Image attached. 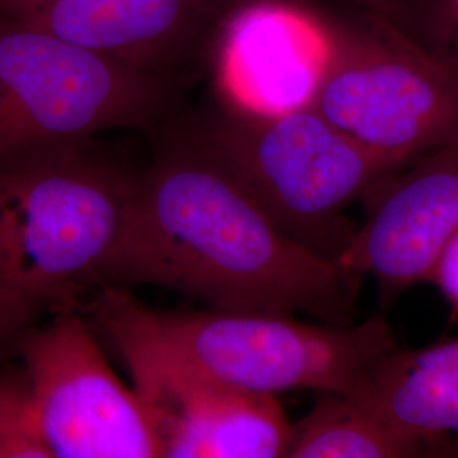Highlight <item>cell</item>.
Listing matches in <instances>:
<instances>
[{
  "label": "cell",
  "mask_w": 458,
  "mask_h": 458,
  "mask_svg": "<svg viewBox=\"0 0 458 458\" xmlns=\"http://www.w3.org/2000/svg\"><path fill=\"white\" fill-rule=\"evenodd\" d=\"M157 285L219 311L352 325L360 277L287 238L185 132L136 174L94 289Z\"/></svg>",
  "instance_id": "obj_1"
},
{
  "label": "cell",
  "mask_w": 458,
  "mask_h": 458,
  "mask_svg": "<svg viewBox=\"0 0 458 458\" xmlns=\"http://www.w3.org/2000/svg\"><path fill=\"white\" fill-rule=\"evenodd\" d=\"M85 311L124 361L160 363L255 393L352 394L374 361L399 348L380 314L333 325L276 312L155 311L114 287L98 289Z\"/></svg>",
  "instance_id": "obj_2"
},
{
  "label": "cell",
  "mask_w": 458,
  "mask_h": 458,
  "mask_svg": "<svg viewBox=\"0 0 458 458\" xmlns=\"http://www.w3.org/2000/svg\"><path fill=\"white\" fill-rule=\"evenodd\" d=\"M191 136L295 243L336 262L357 226L346 208L397 165L360 147L312 106L253 114L221 102Z\"/></svg>",
  "instance_id": "obj_3"
},
{
  "label": "cell",
  "mask_w": 458,
  "mask_h": 458,
  "mask_svg": "<svg viewBox=\"0 0 458 458\" xmlns=\"http://www.w3.org/2000/svg\"><path fill=\"white\" fill-rule=\"evenodd\" d=\"M134 175L90 141L0 164V284L41 312L75 304L114 246Z\"/></svg>",
  "instance_id": "obj_4"
},
{
  "label": "cell",
  "mask_w": 458,
  "mask_h": 458,
  "mask_svg": "<svg viewBox=\"0 0 458 458\" xmlns=\"http://www.w3.org/2000/svg\"><path fill=\"white\" fill-rule=\"evenodd\" d=\"M170 81L0 13V164L148 130L170 113Z\"/></svg>",
  "instance_id": "obj_5"
},
{
  "label": "cell",
  "mask_w": 458,
  "mask_h": 458,
  "mask_svg": "<svg viewBox=\"0 0 458 458\" xmlns=\"http://www.w3.org/2000/svg\"><path fill=\"white\" fill-rule=\"evenodd\" d=\"M333 30V55L311 102L333 126L397 166L458 138L450 70L367 9Z\"/></svg>",
  "instance_id": "obj_6"
},
{
  "label": "cell",
  "mask_w": 458,
  "mask_h": 458,
  "mask_svg": "<svg viewBox=\"0 0 458 458\" xmlns=\"http://www.w3.org/2000/svg\"><path fill=\"white\" fill-rule=\"evenodd\" d=\"M53 314L17 350L51 458H162L143 401L113 372L75 304Z\"/></svg>",
  "instance_id": "obj_7"
},
{
  "label": "cell",
  "mask_w": 458,
  "mask_h": 458,
  "mask_svg": "<svg viewBox=\"0 0 458 458\" xmlns=\"http://www.w3.org/2000/svg\"><path fill=\"white\" fill-rule=\"evenodd\" d=\"M211 43L221 102L280 114L311 106L333 55L335 30L294 0H231Z\"/></svg>",
  "instance_id": "obj_8"
},
{
  "label": "cell",
  "mask_w": 458,
  "mask_h": 458,
  "mask_svg": "<svg viewBox=\"0 0 458 458\" xmlns=\"http://www.w3.org/2000/svg\"><path fill=\"white\" fill-rule=\"evenodd\" d=\"M367 214L336 263L384 297L425 282L458 231V138L397 168L363 197Z\"/></svg>",
  "instance_id": "obj_9"
},
{
  "label": "cell",
  "mask_w": 458,
  "mask_h": 458,
  "mask_svg": "<svg viewBox=\"0 0 458 458\" xmlns=\"http://www.w3.org/2000/svg\"><path fill=\"white\" fill-rule=\"evenodd\" d=\"M162 458L287 457L294 440L276 394L255 393L151 361H124Z\"/></svg>",
  "instance_id": "obj_10"
},
{
  "label": "cell",
  "mask_w": 458,
  "mask_h": 458,
  "mask_svg": "<svg viewBox=\"0 0 458 458\" xmlns=\"http://www.w3.org/2000/svg\"><path fill=\"white\" fill-rule=\"evenodd\" d=\"M231 0H0V13L70 45L168 79L206 41Z\"/></svg>",
  "instance_id": "obj_11"
},
{
  "label": "cell",
  "mask_w": 458,
  "mask_h": 458,
  "mask_svg": "<svg viewBox=\"0 0 458 458\" xmlns=\"http://www.w3.org/2000/svg\"><path fill=\"white\" fill-rule=\"evenodd\" d=\"M403 433L455 448L458 433V338L382 355L350 394Z\"/></svg>",
  "instance_id": "obj_12"
},
{
  "label": "cell",
  "mask_w": 458,
  "mask_h": 458,
  "mask_svg": "<svg viewBox=\"0 0 458 458\" xmlns=\"http://www.w3.org/2000/svg\"><path fill=\"white\" fill-rule=\"evenodd\" d=\"M458 450L403 433L350 394L325 393L294 426L289 458L457 457Z\"/></svg>",
  "instance_id": "obj_13"
},
{
  "label": "cell",
  "mask_w": 458,
  "mask_h": 458,
  "mask_svg": "<svg viewBox=\"0 0 458 458\" xmlns=\"http://www.w3.org/2000/svg\"><path fill=\"white\" fill-rule=\"evenodd\" d=\"M382 19L458 79V0H394Z\"/></svg>",
  "instance_id": "obj_14"
},
{
  "label": "cell",
  "mask_w": 458,
  "mask_h": 458,
  "mask_svg": "<svg viewBox=\"0 0 458 458\" xmlns=\"http://www.w3.org/2000/svg\"><path fill=\"white\" fill-rule=\"evenodd\" d=\"M0 458H51L22 363H0Z\"/></svg>",
  "instance_id": "obj_15"
},
{
  "label": "cell",
  "mask_w": 458,
  "mask_h": 458,
  "mask_svg": "<svg viewBox=\"0 0 458 458\" xmlns=\"http://www.w3.org/2000/svg\"><path fill=\"white\" fill-rule=\"evenodd\" d=\"M43 312L0 284V363L17 357L24 335Z\"/></svg>",
  "instance_id": "obj_16"
},
{
  "label": "cell",
  "mask_w": 458,
  "mask_h": 458,
  "mask_svg": "<svg viewBox=\"0 0 458 458\" xmlns=\"http://www.w3.org/2000/svg\"><path fill=\"white\" fill-rule=\"evenodd\" d=\"M425 282H433L448 301L454 318H458V231L438 251Z\"/></svg>",
  "instance_id": "obj_17"
},
{
  "label": "cell",
  "mask_w": 458,
  "mask_h": 458,
  "mask_svg": "<svg viewBox=\"0 0 458 458\" xmlns=\"http://www.w3.org/2000/svg\"><path fill=\"white\" fill-rule=\"evenodd\" d=\"M360 2L367 11L374 13L377 16L384 17L389 13L394 0H360Z\"/></svg>",
  "instance_id": "obj_18"
}]
</instances>
